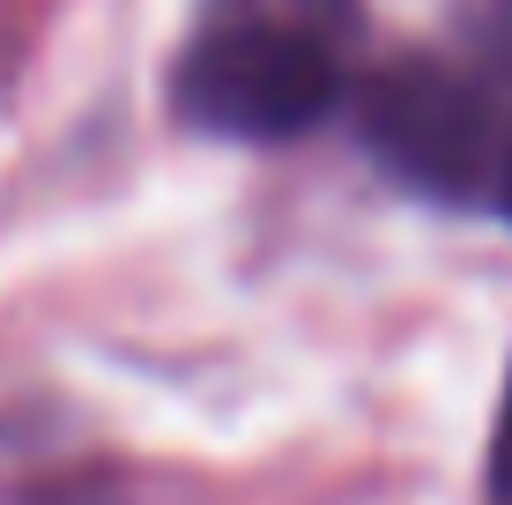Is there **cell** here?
Returning <instances> with one entry per match:
<instances>
[{
  "instance_id": "1",
  "label": "cell",
  "mask_w": 512,
  "mask_h": 505,
  "mask_svg": "<svg viewBox=\"0 0 512 505\" xmlns=\"http://www.w3.org/2000/svg\"><path fill=\"white\" fill-rule=\"evenodd\" d=\"M357 0H231L179 52V119L231 142H282L320 127L342 97Z\"/></svg>"
},
{
  "instance_id": "2",
  "label": "cell",
  "mask_w": 512,
  "mask_h": 505,
  "mask_svg": "<svg viewBox=\"0 0 512 505\" xmlns=\"http://www.w3.org/2000/svg\"><path fill=\"white\" fill-rule=\"evenodd\" d=\"M364 149L416 194L468 201L498 171V104L475 67L401 52L364 82Z\"/></svg>"
},
{
  "instance_id": "3",
  "label": "cell",
  "mask_w": 512,
  "mask_h": 505,
  "mask_svg": "<svg viewBox=\"0 0 512 505\" xmlns=\"http://www.w3.org/2000/svg\"><path fill=\"white\" fill-rule=\"evenodd\" d=\"M475 45H490L498 60H512V0H483V23H475Z\"/></svg>"
},
{
  "instance_id": "4",
  "label": "cell",
  "mask_w": 512,
  "mask_h": 505,
  "mask_svg": "<svg viewBox=\"0 0 512 505\" xmlns=\"http://www.w3.org/2000/svg\"><path fill=\"white\" fill-rule=\"evenodd\" d=\"M490 491L512 505V387H505V424H498V454H490Z\"/></svg>"
},
{
  "instance_id": "5",
  "label": "cell",
  "mask_w": 512,
  "mask_h": 505,
  "mask_svg": "<svg viewBox=\"0 0 512 505\" xmlns=\"http://www.w3.org/2000/svg\"><path fill=\"white\" fill-rule=\"evenodd\" d=\"M505 208H512V156H505Z\"/></svg>"
}]
</instances>
